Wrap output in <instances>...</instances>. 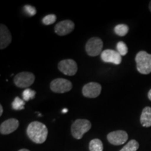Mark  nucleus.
<instances>
[{"label": "nucleus", "mask_w": 151, "mask_h": 151, "mask_svg": "<svg viewBox=\"0 0 151 151\" xmlns=\"http://www.w3.org/2000/svg\"><path fill=\"white\" fill-rule=\"evenodd\" d=\"M92 124L86 119H78L73 122L71 125V134L75 139H81L85 133L91 129Z\"/></svg>", "instance_id": "nucleus-3"}, {"label": "nucleus", "mask_w": 151, "mask_h": 151, "mask_svg": "<svg viewBox=\"0 0 151 151\" xmlns=\"http://www.w3.org/2000/svg\"><path fill=\"white\" fill-rule=\"evenodd\" d=\"M101 91V85L96 82H90L83 86L82 93L87 98H96L99 95Z\"/></svg>", "instance_id": "nucleus-10"}, {"label": "nucleus", "mask_w": 151, "mask_h": 151, "mask_svg": "<svg viewBox=\"0 0 151 151\" xmlns=\"http://www.w3.org/2000/svg\"><path fill=\"white\" fill-rule=\"evenodd\" d=\"M48 128L42 122H31L27 128V134L33 142L38 144L44 143L48 137Z\"/></svg>", "instance_id": "nucleus-1"}, {"label": "nucleus", "mask_w": 151, "mask_h": 151, "mask_svg": "<svg viewBox=\"0 0 151 151\" xmlns=\"http://www.w3.org/2000/svg\"><path fill=\"white\" fill-rule=\"evenodd\" d=\"M24 104H25V102H24V100L17 97L15 98L14 101H13L12 107L14 110H22L24 108Z\"/></svg>", "instance_id": "nucleus-18"}, {"label": "nucleus", "mask_w": 151, "mask_h": 151, "mask_svg": "<svg viewBox=\"0 0 151 151\" xmlns=\"http://www.w3.org/2000/svg\"><path fill=\"white\" fill-rule=\"evenodd\" d=\"M12 36L5 24L0 25V49L3 50L10 45Z\"/></svg>", "instance_id": "nucleus-13"}, {"label": "nucleus", "mask_w": 151, "mask_h": 151, "mask_svg": "<svg viewBox=\"0 0 151 151\" xmlns=\"http://www.w3.org/2000/svg\"><path fill=\"white\" fill-rule=\"evenodd\" d=\"M103 41L100 38L92 37L88 41L86 45L87 54L91 57H95L102 52Z\"/></svg>", "instance_id": "nucleus-5"}, {"label": "nucleus", "mask_w": 151, "mask_h": 151, "mask_svg": "<svg viewBox=\"0 0 151 151\" xmlns=\"http://www.w3.org/2000/svg\"><path fill=\"white\" fill-rule=\"evenodd\" d=\"M19 121L17 119L10 118L5 120L0 126V132L1 134H9L16 131L18 128Z\"/></svg>", "instance_id": "nucleus-12"}, {"label": "nucleus", "mask_w": 151, "mask_h": 151, "mask_svg": "<svg viewBox=\"0 0 151 151\" xmlns=\"http://www.w3.org/2000/svg\"><path fill=\"white\" fill-rule=\"evenodd\" d=\"M62 112H63V113H67V109H65L63 111H62Z\"/></svg>", "instance_id": "nucleus-27"}, {"label": "nucleus", "mask_w": 151, "mask_h": 151, "mask_svg": "<svg viewBox=\"0 0 151 151\" xmlns=\"http://www.w3.org/2000/svg\"><path fill=\"white\" fill-rule=\"evenodd\" d=\"M149 9H150V11L151 12V1H150V3H149Z\"/></svg>", "instance_id": "nucleus-26"}, {"label": "nucleus", "mask_w": 151, "mask_h": 151, "mask_svg": "<svg viewBox=\"0 0 151 151\" xmlns=\"http://www.w3.org/2000/svg\"><path fill=\"white\" fill-rule=\"evenodd\" d=\"M35 76L31 72L23 71L15 76L14 82L17 87L20 88H27L34 83Z\"/></svg>", "instance_id": "nucleus-4"}, {"label": "nucleus", "mask_w": 151, "mask_h": 151, "mask_svg": "<svg viewBox=\"0 0 151 151\" xmlns=\"http://www.w3.org/2000/svg\"><path fill=\"white\" fill-rule=\"evenodd\" d=\"M148 99L151 101V89L149 90L148 94Z\"/></svg>", "instance_id": "nucleus-24"}, {"label": "nucleus", "mask_w": 151, "mask_h": 151, "mask_svg": "<svg viewBox=\"0 0 151 151\" xmlns=\"http://www.w3.org/2000/svg\"><path fill=\"white\" fill-rule=\"evenodd\" d=\"M57 17L55 14L47 15L42 19V22L45 25H50L56 21Z\"/></svg>", "instance_id": "nucleus-21"}, {"label": "nucleus", "mask_w": 151, "mask_h": 151, "mask_svg": "<svg viewBox=\"0 0 151 151\" xmlns=\"http://www.w3.org/2000/svg\"><path fill=\"white\" fill-rule=\"evenodd\" d=\"M18 151H29V150H27V149L23 148V149H21V150H18Z\"/></svg>", "instance_id": "nucleus-25"}, {"label": "nucleus", "mask_w": 151, "mask_h": 151, "mask_svg": "<svg viewBox=\"0 0 151 151\" xmlns=\"http://www.w3.org/2000/svg\"><path fill=\"white\" fill-rule=\"evenodd\" d=\"M74 28V22L70 20H65L56 24L55 27V32L59 36H65L72 32Z\"/></svg>", "instance_id": "nucleus-11"}, {"label": "nucleus", "mask_w": 151, "mask_h": 151, "mask_svg": "<svg viewBox=\"0 0 151 151\" xmlns=\"http://www.w3.org/2000/svg\"><path fill=\"white\" fill-rule=\"evenodd\" d=\"M139 144L136 140H131L128 142L120 151H137Z\"/></svg>", "instance_id": "nucleus-17"}, {"label": "nucleus", "mask_w": 151, "mask_h": 151, "mask_svg": "<svg viewBox=\"0 0 151 151\" xmlns=\"http://www.w3.org/2000/svg\"><path fill=\"white\" fill-rule=\"evenodd\" d=\"M117 51H118L121 56L126 55L128 52V48L127 45L123 41H119L117 43Z\"/></svg>", "instance_id": "nucleus-20"}, {"label": "nucleus", "mask_w": 151, "mask_h": 151, "mask_svg": "<svg viewBox=\"0 0 151 151\" xmlns=\"http://www.w3.org/2000/svg\"><path fill=\"white\" fill-rule=\"evenodd\" d=\"M103 143L99 139H94L90 142V151H103Z\"/></svg>", "instance_id": "nucleus-15"}, {"label": "nucleus", "mask_w": 151, "mask_h": 151, "mask_svg": "<svg viewBox=\"0 0 151 151\" xmlns=\"http://www.w3.org/2000/svg\"><path fill=\"white\" fill-rule=\"evenodd\" d=\"M3 106L2 105H0V116H2V113H3Z\"/></svg>", "instance_id": "nucleus-23"}, {"label": "nucleus", "mask_w": 151, "mask_h": 151, "mask_svg": "<svg viewBox=\"0 0 151 151\" xmlns=\"http://www.w3.org/2000/svg\"><path fill=\"white\" fill-rule=\"evenodd\" d=\"M24 11H26V13L30 16H34L37 14V9L34 6H32L26 5L24 6Z\"/></svg>", "instance_id": "nucleus-22"}, {"label": "nucleus", "mask_w": 151, "mask_h": 151, "mask_svg": "<svg viewBox=\"0 0 151 151\" xmlns=\"http://www.w3.org/2000/svg\"><path fill=\"white\" fill-rule=\"evenodd\" d=\"M140 122L143 127H151V107L146 106L143 109L141 115Z\"/></svg>", "instance_id": "nucleus-14"}, {"label": "nucleus", "mask_w": 151, "mask_h": 151, "mask_svg": "<svg viewBox=\"0 0 151 151\" xmlns=\"http://www.w3.org/2000/svg\"><path fill=\"white\" fill-rule=\"evenodd\" d=\"M137 69L142 74H149L151 73V54L146 51L139 52L136 55Z\"/></svg>", "instance_id": "nucleus-2"}, {"label": "nucleus", "mask_w": 151, "mask_h": 151, "mask_svg": "<svg viewBox=\"0 0 151 151\" xmlns=\"http://www.w3.org/2000/svg\"><path fill=\"white\" fill-rule=\"evenodd\" d=\"M114 32L119 37H124L129 32V27L124 24H118L115 27Z\"/></svg>", "instance_id": "nucleus-16"}, {"label": "nucleus", "mask_w": 151, "mask_h": 151, "mask_svg": "<svg viewBox=\"0 0 151 151\" xmlns=\"http://www.w3.org/2000/svg\"><path fill=\"white\" fill-rule=\"evenodd\" d=\"M58 69L64 74L72 76L78 71V66L73 60L67 59L60 61L58 64Z\"/></svg>", "instance_id": "nucleus-7"}, {"label": "nucleus", "mask_w": 151, "mask_h": 151, "mask_svg": "<svg viewBox=\"0 0 151 151\" xmlns=\"http://www.w3.org/2000/svg\"><path fill=\"white\" fill-rule=\"evenodd\" d=\"M50 88L55 93H65L72 89V83L71 81L65 78H56L51 81Z\"/></svg>", "instance_id": "nucleus-6"}, {"label": "nucleus", "mask_w": 151, "mask_h": 151, "mask_svg": "<svg viewBox=\"0 0 151 151\" xmlns=\"http://www.w3.org/2000/svg\"><path fill=\"white\" fill-rule=\"evenodd\" d=\"M101 58L103 62L106 63H112L118 65L122 62V57L118 51L111 49H106L101 54Z\"/></svg>", "instance_id": "nucleus-9"}, {"label": "nucleus", "mask_w": 151, "mask_h": 151, "mask_svg": "<svg viewBox=\"0 0 151 151\" xmlns=\"http://www.w3.org/2000/svg\"><path fill=\"white\" fill-rule=\"evenodd\" d=\"M36 96V92L35 90H32L29 88L24 90V91L22 93V98L23 100L25 101H29L30 99H33Z\"/></svg>", "instance_id": "nucleus-19"}, {"label": "nucleus", "mask_w": 151, "mask_h": 151, "mask_svg": "<svg viewBox=\"0 0 151 151\" xmlns=\"http://www.w3.org/2000/svg\"><path fill=\"white\" fill-rule=\"evenodd\" d=\"M107 139L109 142L115 146H120L124 144L128 139V134L123 130L111 132L107 135Z\"/></svg>", "instance_id": "nucleus-8"}]
</instances>
